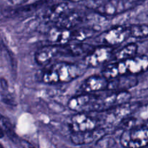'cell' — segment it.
Segmentation results:
<instances>
[{"label":"cell","mask_w":148,"mask_h":148,"mask_svg":"<svg viewBox=\"0 0 148 148\" xmlns=\"http://www.w3.org/2000/svg\"><path fill=\"white\" fill-rule=\"evenodd\" d=\"M86 68L85 64L58 62L44 71L42 81L46 84L67 83L84 75Z\"/></svg>","instance_id":"obj_1"},{"label":"cell","mask_w":148,"mask_h":148,"mask_svg":"<svg viewBox=\"0 0 148 148\" xmlns=\"http://www.w3.org/2000/svg\"><path fill=\"white\" fill-rule=\"evenodd\" d=\"M148 70V56H135L107 65L102 72V75L107 79L120 76H135Z\"/></svg>","instance_id":"obj_2"},{"label":"cell","mask_w":148,"mask_h":148,"mask_svg":"<svg viewBox=\"0 0 148 148\" xmlns=\"http://www.w3.org/2000/svg\"><path fill=\"white\" fill-rule=\"evenodd\" d=\"M143 0H106L94 10L100 15L114 16L135 8Z\"/></svg>","instance_id":"obj_3"},{"label":"cell","mask_w":148,"mask_h":148,"mask_svg":"<svg viewBox=\"0 0 148 148\" xmlns=\"http://www.w3.org/2000/svg\"><path fill=\"white\" fill-rule=\"evenodd\" d=\"M120 145L125 148H142L148 145V127H139L123 130Z\"/></svg>","instance_id":"obj_4"},{"label":"cell","mask_w":148,"mask_h":148,"mask_svg":"<svg viewBox=\"0 0 148 148\" xmlns=\"http://www.w3.org/2000/svg\"><path fill=\"white\" fill-rule=\"evenodd\" d=\"M99 97L92 93L81 94L71 98L68 106L71 110L78 113L98 111Z\"/></svg>","instance_id":"obj_5"},{"label":"cell","mask_w":148,"mask_h":148,"mask_svg":"<svg viewBox=\"0 0 148 148\" xmlns=\"http://www.w3.org/2000/svg\"><path fill=\"white\" fill-rule=\"evenodd\" d=\"M129 38L130 37L127 26H116L100 34L97 41L104 46L112 47L121 44Z\"/></svg>","instance_id":"obj_6"},{"label":"cell","mask_w":148,"mask_h":148,"mask_svg":"<svg viewBox=\"0 0 148 148\" xmlns=\"http://www.w3.org/2000/svg\"><path fill=\"white\" fill-rule=\"evenodd\" d=\"M131 95L128 91L123 92H112L109 95L99 97V110L114 109L118 107L128 103Z\"/></svg>","instance_id":"obj_7"},{"label":"cell","mask_w":148,"mask_h":148,"mask_svg":"<svg viewBox=\"0 0 148 148\" xmlns=\"http://www.w3.org/2000/svg\"><path fill=\"white\" fill-rule=\"evenodd\" d=\"M113 49L111 46H102L92 49L85 59L87 67H97L107 62L113 54Z\"/></svg>","instance_id":"obj_8"},{"label":"cell","mask_w":148,"mask_h":148,"mask_svg":"<svg viewBox=\"0 0 148 148\" xmlns=\"http://www.w3.org/2000/svg\"><path fill=\"white\" fill-rule=\"evenodd\" d=\"M72 132H83L98 128V121L86 113H78L71 119Z\"/></svg>","instance_id":"obj_9"},{"label":"cell","mask_w":148,"mask_h":148,"mask_svg":"<svg viewBox=\"0 0 148 148\" xmlns=\"http://www.w3.org/2000/svg\"><path fill=\"white\" fill-rule=\"evenodd\" d=\"M106 134L104 130L97 128L94 130L83 132H72L71 140L75 145H84L97 142Z\"/></svg>","instance_id":"obj_10"},{"label":"cell","mask_w":148,"mask_h":148,"mask_svg":"<svg viewBox=\"0 0 148 148\" xmlns=\"http://www.w3.org/2000/svg\"><path fill=\"white\" fill-rule=\"evenodd\" d=\"M109 79L102 75H92L89 77L82 82L81 90L84 93H93L107 90Z\"/></svg>","instance_id":"obj_11"},{"label":"cell","mask_w":148,"mask_h":148,"mask_svg":"<svg viewBox=\"0 0 148 148\" xmlns=\"http://www.w3.org/2000/svg\"><path fill=\"white\" fill-rule=\"evenodd\" d=\"M138 80L134 76H120L109 79L107 90L113 92H123L135 87Z\"/></svg>","instance_id":"obj_12"},{"label":"cell","mask_w":148,"mask_h":148,"mask_svg":"<svg viewBox=\"0 0 148 148\" xmlns=\"http://www.w3.org/2000/svg\"><path fill=\"white\" fill-rule=\"evenodd\" d=\"M60 45H50L39 49L35 53L34 59L39 65H44L49 63L55 56L60 54Z\"/></svg>","instance_id":"obj_13"},{"label":"cell","mask_w":148,"mask_h":148,"mask_svg":"<svg viewBox=\"0 0 148 148\" xmlns=\"http://www.w3.org/2000/svg\"><path fill=\"white\" fill-rule=\"evenodd\" d=\"M49 41L56 45H66L73 40V29H65L62 27H53L47 34Z\"/></svg>","instance_id":"obj_14"},{"label":"cell","mask_w":148,"mask_h":148,"mask_svg":"<svg viewBox=\"0 0 148 148\" xmlns=\"http://www.w3.org/2000/svg\"><path fill=\"white\" fill-rule=\"evenodd\" d=\"M84 19V16L81 12L70 10L57 22V27L72 30L82 23Z\"/></svg>","instance_id":"obj_15"},{"label":"cell","mask_w":148,"mask_h":148,"mask_svg":"<svg viewBox=\"0 0 148 148\" xmlns=\"http://www.w3.org/2000/svg\"><path fill=\"white\" fill-rule=\"evenodd\" d=\"M71 10L69 4L67 2L58 3L49 7L45 12L44 17L47 21L57 23L62 16Z\"/></svg>","instance_id":"obj_16"},{"label":"cell","mask_w":148,"mask_h":148,"mask_svg":"<svg viewBox=\"0 0 148 148\" xmlns=\"http://www.w3.org/2000/svg\"><path fill=\"white\" fill-rule=\"evenodd\" d=\"M137 50L138 46L136 43H129L116 52L115 54V62L123 61L133 57L136 56Z\"/></svg>","instance_id":"obj_17"},{"label":"cell","mask_w":148,"mask_h":148,"mask_svg":"<svg viewBox=\"0 0 148 148\" xmlns=\"http://www.w3.org/2000/svg\"><path fill=\"white\" fill-rule=\"evenodd\" d=\"M129 37L144 38L148 37V25L142 24H132L127 26Z\"/></svg>","instance_id":"obj_18"},{"label":"cell","mask_w":148,"mask_h":148,"mask_svg":"<svg viewBox=\"0 0 148 148\" xmlns=\"http://www.w3.org/2000/svg\"><path fill=\"white\" fill-rule=\"evenodd\" d=\"M96 33V30L89 27H81L78 29H73V40L84 41L92 37Z\"/></svg>","instance_id":"obj_19"},{"label":"cell","mask_w":148,"mask_h":148,"mask_svg":"<svg viewBox=\"0 0 148 148\" xmlns=\"http://www.w3.org/2000/svg\"><path fill=\"white\" fill-rule=\"evenodd\" d=\"M1 123H2V125L4 127V132H6V134L8 135V137H10V139H11L12 141H15L16 139L17 138V134L15 132L14 130H13V127L12 126L11 123L9 121V120H7V119L3 118L1 119Z\"/></svg>","instance_id":"obj_20"},{"label":"cell","mask_w":148,"mask_h":148,"mask_svg":"<svg viewBox=\"0 0 148 148\" xmlns=\"http://www.w3.org/2000/svg\"><path fill=\"white\" fill-rule=\"evenodd\" d=\"M136 24H142L148 25V5L139 10L135 17Z\"/></svg>","instance_id":"obj_21"},{"label":"cell","mask_w":148,"mask_h":148,"mask_svg":"<svg viewBox=\"0 0 148 148\" xmlns=\"http://www.w3.org/2000/svg\"><path fill=\"white\" fill-rule=\"evenodd\" d=\"M96 143L100 148H107L111 147L114 145V140L111 138H106L105 135H104Z\"/></svg>","instance_id":"obj_22"},{"label":"cell","mask_w":148,"mask_h":148,"mask_svg":"<svg viewBox=\"0 0 148 148\" xmlns=\"http://www.w3.org/2000/svg\"><path fill=\"white\" fill-rule=\"evenodd\" d=\"M11 4L15 6H21L26 4L29 0H7Z\"/></svg>","instance_id":"obj_23"},{"label":"cell","mask_w":148,"mask_h":148,"mask_svg":"<svg viewBox=\"0 0 148 148\" xmlns=\"http://www.w3.org/2000/svg\"><path fill=\"white\" fill-rule=\"evenodd\" d=\"M20 145L23 148H35L34 146L26 140H22L20 141Z\"/></svg>","instance_id":"obj_24"},{"label":"cell","mask_w":148,"mask_h":148,"mask_svg":"<svg viewBox=\"0 0 148 148\" xmlns=\"http://www.w3.org/2000/svg\"><path fill=\"white\" fill-rule=\"evenodd\" d=\"M104 1H106V0H91V2L95 5V7H97V6L100 5V4L104 2Z\"/></svg>","instance_id":"obj_25"},{"label":"cell","mask_w":148,"mask_h":148,"mask_svg":"<svg viewBox=\"0 0 148 148\" xmlns=\"http://www.w3.org/2000/svg\"><path fill=\"white\" fill-rule=\"evenodd\" d=\"M4 136V130H3L2 128L1 127V126H0V139L3 138Z\"/></svg>","instance_id":"obj_26"},{"label":"cell","mask_w":148,"mask_h":148,"mask_svg":"<svg viewBox=\"0 0 148 148\" xmlns=\"http://www.w3.org/2000/svg\"><path fill=\"white\" fill-rule=\"evenodd\" d=\"M65 1H68V2H80V1H82L84 0H64Z\"/></svg>","instance_id":"obj_27"},{"label":"cell","mask_w":148,"mask_h":148,"mask_svg":"<svg viewBox=\"0 0 148 148\" xmlns=\"http://www.w3.org/2000/svg\"><path fill=\"white\" fill-rule=\"evenodd\" d=\"M0 148H4V146L0 144Z\"/></svg>","instance_id":"obj_28"}]
</instances>
